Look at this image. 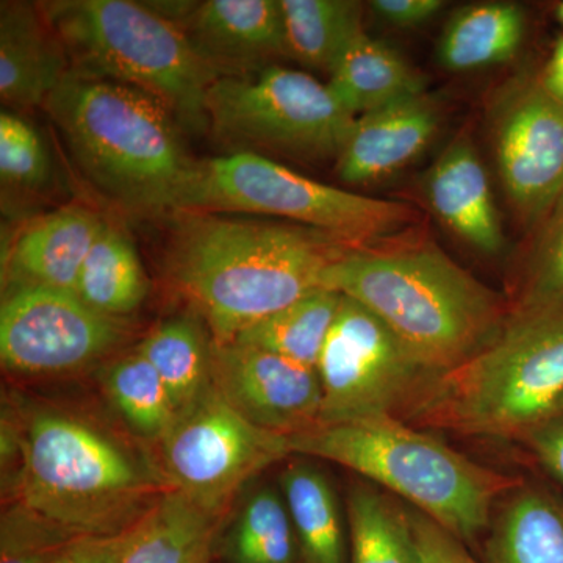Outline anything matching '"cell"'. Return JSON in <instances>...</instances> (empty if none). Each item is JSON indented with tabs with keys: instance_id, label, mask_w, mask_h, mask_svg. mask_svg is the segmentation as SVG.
I'll return each mask as SVG.
<instances>
[{
	"instance_id": "6da1fadb",
	"label": "cell",
	"mask_w": 563,
	"mask_h": 563,
	"mask_svg": "<svg viewBox=\"0 0 563 563\" xmlns=\"http://www.w3.org/2000/svg\"><path fill=\"white\" fill-rule=\"evenodd\" d=\"M169 220V277L220 344L320 290L329 266L354 250L303 225L239 214L177 211Z\"/></svg>"
},
{
	"instance_id": "7a4b0ae2",
	"label": "cell",
	"mask_w": 563,
	"mask_h": 563,
	"mask_svg": "<svg viewBox=\"0 0 563 563\" xmlns=\"http://www.w3.org/2000/svg\"><path fill=\"white\" fill-rule=\"evenodd\" d=\"M43 109L81 174L118 209L146 218L179 211L196 162L158 99L70 70Z\"/></svg>"
},
{
	"instance_id": "3957f363",
	"label": "cell",
	"mask_w": 563,
	"mask_h": 563,
	"mask_svg": "<svg viewBox=\"0 0 563 563\" xmlns=\"http://www.w3.org/2000/svg\"><path fill=\"white\" fill-rule=\"evenodd\" d=\"M380 318L432 374L457 368L501 333L495 292L432 247L344 252L322 279Z\"/></svg>"
},
{
	"instance_id": "277c9868",
	"label": "cell",
	"mask_w": 563,
	"mask_h": 563,
	"mask_svg": "<svg viewBox=\"0 0 563 563\" xmlns=\"http://www.w3.org/2000/svg\"><path fill=\"white\" fill-rule=\"evenodd\" d=\"M288 446L291 454L325 459L401 496L462 542L488 531L496 501L521 485L391 415L317 426L288 437Z\"/></svg>"
},
{
	"instance_id": "5b68a950",
	"label": "cell",
	"mask_w": 563,
	"mask_h": 563,
	"mask_svg": "<svg viewBox=\"0 0 563 563\" xmlns=\"http://www.w3.org/2000/svg\"><path fill=\"white\" fill-rule=\"evenodd\" d=\"M563 396V307L507 320L468 362L437 374L409 407L428 428L526 435L555 417Z\"/></svg>"
},
{
	"instance_id": "8992f818",
	"label": "cell",
	"mask_w": 563,
	"mask_h": 563,
	"mask_svg": "<svg viewBox=\"0 0 563 563\" xmlns=\"http://www.w3.org/2000/svg\"><path fill=\"white\" fill-rule=\"evenodd\" d=\"M40 7L73 73L147 92L185 128L207 124V91L220 77L179 25L131 0H54Z\"/></svg>"
},
{
	"instance_id": "52a82bcc",
	"label": "cell",
	"mask_w": 563,
	"mask_h": 563,
	"mask_svg": "<svg viewBox=\"0 0 563 563\" xmlns=\"http://www.w3.org/2000/svg\"><path fill=\"white\" fill-rule=\"evenodd\" d=\"M157 487L124 448L87 422L38 413L22 433L16 503L81 536L129 531L154 506Z\"/></svg>"
},
{
	"instance_id": "ba28073f",
	"label": "cell",
	"mask_w": 563,
	"mask_h": 563,
	"mask_svg": "<svg viewBox=\"0 0 563 563\" xmlns=\"http://www.w3.org/2000/svg\"><path fill=\"white\" fill-rule=\"evenodd\" d=\"M179 211L284 218L351 247L401 231L415 218L406 203L321 184L252 152L196 163Z\"/></svg>"
},
{
	"instance_id": "9c48e42d",
	"label": "cell",
	"mask_w": 563,
	"mask_h": 563,
	"mask_svg": "<svg viewBox=\"0 0 563 563\" xmlns=\"http://www.w3.org/2000/svg\"><path fill=\"white\" fill-rule=\"evenodd\" d=\"M206 117L214 136L235 152H277L303 161L339 158L357 120L328 84L276 65L214 80Z\"/></svg>"
},
{
	"instance_id": "30bf717a",
	"label": "cell",
	"mask_w": 563,
	"mask_h": 563,
	"mask_svg": "<svg viewBox=\"0 0 563 563\" xmlns=\"http://www.w3.org/2000/svg\"><path fill=\"white\" fill-rule=\"evenodd\" d=\"M158 442L173 490L217 518L247 481L291 455L287 437L252 424L213 384Z\"/></svg>"
},
{
	"instance_id": "8fae6325",
	"label": "cell",
	"mask_w": 563,
	"mask_h": 563,
	"mask_svg": "<svg viewBox=\"0 0 563 563\" xmlns=\"http://www.w3.org/2000/svg\"><path fill=\"white\" fill-rule=\"evenodd\" d=\"M317 373L322 390L320 426L396 417L409 409L429 373L376 314L343 296Z\"/></svg>"
},
{
	"instance_id": "7c38bea8",
	"label": "cell",
	"mask_w": 563,
	"mask_h": 563,
	"mask_svg": "<svg viewBox=\"0 0 563 563\" xmlns=\"http://www.w3.org/2000/svg\"><path fill=\"white\" fill-rule=\"evenodd\" d=\"M120 318L96 312L74 291L11 288L0 310V357L27 376L85 368L124 340Z\"/></svg>"
},
{
	"instance_id": "4fadbf2b",
	"label": "cell",
	"mask_w": 563,
	"mask_h": 563,
	"mask_svg": "<svg viewBox=\"0 0 563 563\" xmlns=\"http://www.w3.org/2000/svg\"><path fill=\"white\" fill-rule=\"evenodd\" d=\"M211 384L252 424L292 437L320 426L317 369L247 344L211 342Z\"/></svg>"
},
{
	"instance_id": "5bb4252c",
	"label": "cell",
	"mask_w": 563,
	"mask_h": 563,
	"mask_svg": "<svg viewBox=\"0 0 563 563\" xmlns=\"http://www.w3.org/2000/svg\"><path fill=\"white\" fill-rule=\"evenodd\" d=\"M507 196L526 220L550 213L563 195V101L540 87L515 96L496 131Z\"/></svg>"
},
{
	"instance_id": "9a60e30c",
	"label": "cell",
	"mask_w": 563,
	"mask_h": 563,
	"mask_svg": "<svg viewBox=\"0 0 563 563\" xmlns=\"http://www.w3.org/2000/svg\"><path fill=\"white\" fill-rule=\"evenodd\" d=\"M180 29L218 77L254 73L287 55L279 0L196 2Z\"/></svg>"
},
{
	"instance_id": "2e32d148",
	"label": "cell",
	"mask_w": 563,
	"mask_h": 563,
	"mask_svg": "<svg viewBox=\"0 0 563 563\" xmlns=\"http://www.w3.org/2000/svg\"><path fill=\"white\" fill-rule=\"evenodd\" d=\"M106 224L87 207L51 211L14 236L3 257V274L13 288L74 291L85 258Z\"/></svg>"
},
{
	"instance_id": "e0dca14e",
	"label": "cell",
	"mask_w": 563,
	"mask_h": 563,
	"mask_svg": "<svg viewBox=\"0 0 563 563\" xmlns=\"http://www.w3.org/2000/svg\"><path fill=\"white\" fill-rule=\"evenodd\" d=\"M70 74L60 36L40 5L0 7V99L10 109L43 107Z\"/></svg>"
},
{
	"instance_id": "ac0fdd59",
	"label": "cell",
	"mask_w": 563,
	"mask_h": 563,
	"mask_svg": "<svg viewBox=\"0 0 563 563\" xmlns=\"http://www.w3.org/2000/svg\"><path fill=\"white\" fill-rule=\"evenodd\" d=\"M439 113L424 95L363 114L352 125L336 173L346 184H369L399 172L431 143Z\"/></svg>"
},
{
	"instance_id": "d6986e66",
	"label": "cell",
	"mask_w": 563,
	"mask_h": 563,
	"mask_svg": "<svg viewBox=\"0 0 563 563\" xmlns=\"http://www.w3.org/2000/svg\"><path fill=\"white\" fill-rule=\"evenodd\" d=\"M426 196L432 210L463 242L483 254L504 247L490 181L468 140H455L429 172Z\"/></svg>"
},
{
	"instance_id": "ffe728a7",
	"label": "cell",
	"mask_w": 563,
	"mask_h": 563,
	"mask_svg": "<svg viewBox=\"0 0 563 563\" xmlns=\"http://www.w3.org/2000/svg\"><path fill=\"white\" fill-rule=\"evenodd\" d=\"M484 563H563V504L523 484L507 493L488 528Z\"/></svg>"
},
{
	"instance_id": "44dd1931",
	"label": "cell",
	"mask_w": 563,
	"mask_h": 563,
	"mask_svg": "<svg viewBox=\"0 0 563 563\" xmlns=\"http://www.w3.org/2000/svg\"><path fill=\"white\" fill-rule=\"evenodd\" d=\"M328 87L352 117L422 95L421 77L398 52L358 33L331 70Z\"/></svg>"
},
{
	"instance_id": "7402d4cb",
	"label": "cell",
	"mask_w": 563,
	"mask_h": 563,
	"mask_svg": "<svg viewBox=\"0 0 563 563\" xmlns=\"http://www.w3.org/2000/svg\"><path fill=\"white\" fill-rule=\"evenodd\" d=\"M218 521L169 488L133 526L121 563H211Z\"/></svg>"
},
{
	"instance_id": "603a6c76",
	"label": "cell",
	"mask_w": 563,
	"mask_h": 563,
	"mask_svg": "<svg viewBox=\"0 0 563 563\" xmlns=\"http://www.w3.org/2000/svg\"><path fill=\"white\" fill-rule=\"evenodd\" d=\"M523 10L515 3L466 7L451 18L439 44L443 68L466 73L507 62L523 41Z\"/></svg>"
},
{
	"instance_id": "cb8c5ba5",
	"label": "cell",
	"mask_w": 563,
	"mask_h": 563,
	"mask_svg": "<svg viewBox=\"0 0 563 563\" xmlns=\"http://www.w3.org/2000/svg\"><path fill=\"white\" fill-rule=\"evenodd\" d=\"M280 483L301 562L347 563L342 514L324 474L307 463H292Z\"/></svg>"
},
{
	"instance_id": "d4e9b609",
	"label": "cell",
	"mask_w": 563,
	"mask_h": 563,
	"mask_svg": "<svg viewBox=\"0 0 563 563\" xmlns=\"http://www.w3.org/2000/svg\"><path fill=\"white\" fill-rule=\"evenodd\" d=\"M147 287L131 239L107 222L85 258L74 292L96 312L121 320L139 309L146 299Z\"/></svg>"
},
{
	"instance_id": "484cf974",
	"label": "cell",
	"mask_w": 563,
	"mask_h": 563,
	"mask_svg": "<svg viewBox=\"0 0 563 563\" xmlns=\"http://www.w3.org/2000/svg\"><path fill=\"white\" fill-rule=\"evenodd\" d=\"M287 55L331 74L347 44L363 31L361 3L350 0H279Z\"/></svg>"
},
{
	"instance_id": "4316f807",
	"label": "cell",
	"mask_w": 563,
	"mask_h": 563,
	"mask_svg": "<svg viewBox=\"0 0 563 563\" xmlns=\"http://www.w3.org/2000/svg\"><path fill=\"white\" fill-rule=\"evenodd\" d=\"M343 296L320 288L251 325L233 342L317 369Z\"/></svg>"
},
{
	"instance_id": "83f0119b",
	"label": "cell",
	"mask_w": 563,
	"mask_h": 563,
	"mask_svg": "<svg viewBox=\"0 0 563 563\" xmlns=\"http://www.w3.org/2000/svg\"><path fill=\"white\" fill-rule=\"evenodd\" d=\"M350 563H420L409 510L368 484L347 495Z\"/></svg>"
},
{
	"instance_id": "f1b7e54d",
	"label": "cell",
	"mask_w": 563,
	"mask_h": 563,
	"mask_svg": "<svg viewBox=\"0 0 563 563\" xmlns=\"http://www.w3.org/2000/svg\"><path fill=\"white\" fill-rule=\"evenodd\" d=\"M168 388L177 413L211 385V340L190 317L162 322L136 346Z\"/></svg>"
},
{
	"instance_id": "f546056e",
	"label": "cell",
	"mask_w": 563,
	"mask_h": 563,
	"mask_svg": "<svg viewBox=\"0 0 563 563\" xmlns=\"http://www.w3.org/2000/svg\"><path fill=\"white\" fill-rule=\"evenodd\" d=\"M229 563H298V539L284 496L263 487L244 503L224 544Z\"/></svg>"
},
{
	"instance_id": "4dcf8cb0",
	"label": "cell",
	"mask_w": 563,
	"mask_h": 563,
	"mask_svg": "<svg viewBox=\"0 0 563 563\" xmlns=\"http://www.w3.org/2000/svg\"><path fill=\"white\" fill-rule=\"evenodd\" d=\"M114 407L141 435L161 440L177 417L168 388L139 350L114 362L106 374Z\"/></svg>"
},
{
	"instance_id": "1f68e13d",
	"label": "cell",
	"mask_w": 563,
	"mask_h": 563,
	"mask_svg": "<svg viewBox=\"0 0 563 563\" xmlns=\"http://www.w3.org/2000/svg\"><path fill=\"white\" fill-rule=\"evenodd\" d=\"M81 533L16 503L0 521V563H55Z\"/></svg>"
},
{
	"instance_id": "d6a6232c",
	"label": "cell",
	"mask_w": 563,
	"mask_h": 563,
	"mask_svg": "<svg viewBox=\"0 0 563 563\" xmlns=\"http://www.w3.org/2000/svg\"><path fill=\"white\" fill-rule=\"evenodd\" d=\"M51 157L38 131L11 110L0 113V177L3 187L38 191L49 184Z\"/></svg>"
},
{
	"instance_id": "836d02e7",
	"label": "cell",
	"mask_w": 563,
	"mask_h": 563,
	"mask_svg": "<svg viewBox=\"0 0 563 563\" xmlns=\"http://www.w3.org/2000/svg\"><path fill=\"white\" fill-rule=\"evenodd\" d=\"M563 307V195L550 211L517 307L507 320Z\"/></svg>"
},
{
	"instance_id": "e575fe53",
	"label": "cell",
	"mask_w": 563,
	"mask_h": 563,
	"mask_svg": "<svg viewBox=\"0 0 563 563\" xmlns=\"http://www.w3.org/2000/svg\"><path fill=\"white\" fill-rule=\"evenodd\" d=\"M415 547L420 563H477L462 540L420 510H409Z\"/></svg>"
},
{
	"instance_id": "d590c367",
	"label": "cell",
	"mask_w": 563,
	"mask_h": 563,
	"mask_svg": "<svg viewBox=\"0 0 563 563\" xmlns=\"http://www.w3.org/2000/svg\"><path fill=\"white\" fill-rule=\"evenodd\" d=\"M132 529L114 536H81L55 563H121Z\"/></svg>"
},
{
	"instance_id": "8d00e7d4",
	"label": "cell",
	"mask_w": 563,
	"mask_h": 563,
	"mask_svg": "<svg viewBox=\"0 0 563 563\" xmlns=\"http://www.w3.org/2000/svg\"><path fill=\"white\" fill-rule=\"evenodd\" d=\"M525 437L544 468L563 484V415L543 421Z\"/></svg>"
},
{
	"instance_id": "74e56055",
	"label": "cell",
	"mask_w": 563,
	"mask_h": 563,
	"mask_svg": "<svg viewBox=\"0 0 563 563\" xmlns=\"http://www.w3.org/2000/svg\"><path fill=\"white\" fill-rule=\"evenodd\" d=\"M442 0H374L377 16L395 27H417L443 9Z\"/></svg>"
},
{
	"instance_id": "f35d334b",
	"label": "cell",
	"mask_w": 563,
	"mask_h": 563,
	"mask_svg": "<svg viewBox=\"0 0 563 563\" xmlns=\"http://www.w3.org/2000/svg\"><path fill=\"white\" fill-rule=\"evenodd\" d=\"M542 87L551 96L563 101V38L559 41L553 52V57L548 63Z\"/></svg>"
},
{
	"instance_id": "ab89813d",
	"label": "cell",
	"mask_w": 563,
	"mask_h": 563,
	"mask_svg": "<svg viewBox=\"0 0 563 563\" xmlns=\"http://www.w3.org/2000/svg\"><path fill=\"white\" fill-rule=\"evenodd\" d=\"M558 18H559V21H561L563 24V2L561 3V5H559Z\"/></svg>"
},
{
	"instance_id": "60d3db41",
	"label": "cell",
	"mask_w": 563,
	"mask_h": 563,
	"mask_svg": "<svg viewBox=\"0 0 563 563\" xmlns=\"http://www.w3.org/2000/svg\"><path fill=\"white\" fill-rule=\"evenodd\" d=\"M555 415H563V396L561 401H559L558 412H555Z\"/></svg>"
}]
</instances>
